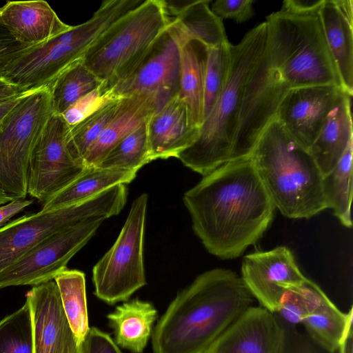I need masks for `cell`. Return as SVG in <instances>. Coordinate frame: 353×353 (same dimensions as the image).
Listing matches in <instances>:
<instances>
[{"mask_svg": "<svg viewBox=\"0 0 353 353\" xmlns=\"http://www.w3.org/2000/svg\"><path fill=\"white\" fill-rule=\"evenodd\" d=\"M192 228L222 259L240 256L270 226L275 207L250 157L228 161L183 195Z\"/></svg>", "mask_w": 353, "mask_h": 353, "instance_id": "cell-1", "label": "cell"}, {"mask_svg": "<svg viewBox=\"0 0 353 353\" xmlns=\"http://www.w3.org/2000/svg\"><path fill=\"white\" fill-rule=\"evenodd\" d=\"M254 299L241 276L216 268L178 293L152 333L153 353H206Z\"/></svg>", "mask_w": 353, "mask_h": 353, "instance_id": "cell-2", "label": "cell"}, {"mask_svg": "<svg viewBox=\"0 0 353 353\" xmlns=\"http://www.w3.org/2000/svg\"><path fill=\"white\" fill-rule=\"evenodd\" d=\"M274 207L290 219H310L327 209L323 174L309 151L275 118L249 157Z\"/></svg>", "mask_w": 353, "mask_h": 353, "instance_id": "cell-3", "label": "cell"}, {"mask_svg": "<svg viewBox=\"0 0 353 353\" xmlns=\"http://www.w3.org/2000/svg\"><path fill=\"white\" fill-rule=\"evenodd\" d=\"M268 43L265 21L230 44L231 66L225 85L199 128L197 138L176 158L203 176L230 161L245 85Z\"/></svg>", "mask_w": 353, "mask_h": 353, "instance_id": "cell-4", "label": "cell"}, {"mask_svg": "<svg viewBox=\"0 0 353 353\" xmlns=\"http://www.w3.org/2000/svg\"><path fill=\"white\" fill-rule=\"evenodd\" d=\"M319 12L296 15L277 11L266 17L268 50L290 89L321 85L343 88Z\"/></svg>", "mask_w": 353, "mask_h": 353, "instance_id": "cell-5", "label": "cell"}, {"mask_svg": "<svg viewBox=\"0 0 353 353\" xmlns=\"http://www.w3.org/2000/svg\"><path fill=\"white\" fill-rule=\"evenodd\" d=\"M168 25L163 0H144L111 25L83 61L108 91L133 70Z\"/></svg>", "mask_w": 353, "mask_h": 353, "instance_id": "cell-6", "label": "cell"}, {"mask_svg": "<svg viewBox=\"0 0 353 353\" xmlns=\"http://www.w3.org/2000/svg\"><path fill=\"white\" fill-rule=\"evenodd\" d=\"M114 22L99 7L87 21L71 26L46 42L23 51L0 74L19 92L48 87L67 67L82 59L91 45Z\"/></svg>", "mask_w": 353, "mask_h": 353, "instance_id": "cell-7", "label": "cell"}, {"mask_svg": "<svg viewBox=\"0 0 353 353\" xmlns=\"http://www.w3.org/2000/svg\"><path fill=\"white\" fill-rule=\"evenodd\" d=\"M128 188L115 185L82 202L51 211L26 214L0 228V272L42 241L70 225L91 218L106 219L124 207Z\"/></svg>", "mask_w": 353, "mask_h": 353, "instance_id": "cell-8", "label": "cell"}, {"mask_svg": "<svg viewBox=\"0 0 353 353\" xmlns=\"http://www.w3.org/2000/svg\"><path fill=\"white\" fill-rule=\"evenodd\" d=\"M48 87L26 97L0 120V185L13 200L26 199L32 152L54 114Z\"/></svg>", "mask_w": 353, "mask_h": 353, "instance_id": "cell-9", "label": "cell"}, {"mask_svg": "<svg viewBox=\"0 0 353 353\" xmlns=\"http://www.w3.org/2000/svg\"><path fill=\"white\" fill-rule=\"evenodd\" d=\"M147 203L145 193L133 201L116 241L93 267L94 294L109 304L128 300L146 284L143 248Z\"/></svg>", "mask_w": 353, "mask_h": 353, "instance_id": "cell-10", "label": "cell"}, {"mask_svg": "<svg viewBox=\"0 0 353 353\" xmlns=\"http://www.w3.org/2000/svg\"><path fill=\"white\" fill-rule=\"evenodd\" d=\"M289 89L273 63L267 43L245 85L230 161L250 157L263 130L276 118Z\"/></svg>", "mask_w": 353, "mask_h": 353, "instance_id": "cell-11", "label": "cell"}, {"mask_svg": "<svg viewBox=\"0 0 353 353\" xmlns=\"http://www.w3.org/2000/svg\"><path fill=\"white\" fill-rule=\"evenodd\" d=\"M103 218L77 223L46 238L0 272V288L38 285L67 270L71 258L94 235Z\"/></svg>", "mask_w": 353, "mask_h": 353, "instance_id": "cell-12", "label": "cell"}, {"mask_svg": "<svg viewBox=\"0 0 353 353\" xmlns=\"http://www.w3.org/2000/svg\"><path fill=\"white\" fill-rule=\"evenodd\" d=\"M68 130L63 117L54 113L32 152L27 172V191L43 204L87 168L71 155L67 144Z\"/></svg>", "mask_w": 353, "mask_h": 353, "instance_id": "cell-13", "label": "cell"}, {"mask_svg": "<svg viewBox=\"0 0 353 353\" xmlns=\"http://www.w3.org/2000/svg\"><path fill=\"white\" fill-rule=\"evenodd\" d=\"M180 70V46L167 28L133 70L108 92L113 99L148 95L158 111L179 94Z\"/></svg>", "mask_w": 353, "mask_h": 353, "instance_id": "cell-14", "label": "cell"}, {"mask_svg": "<svg viewBox=\"0 0 353 353\" xmlns=\"http://www.w3.org/2000/svg\"><path fill=\"white\" fill-rule=\"evenodd\" d=\"M347 95L351 96L334 85L290 88L279 104L276 119L296 142L308 150L330 112Z\"/></svg>", "mask_w": 353, "mask_h": 353, "instance_id": "cell-15", "label": "cell"}, {"mask_svg": "<svg viewBox=\"0 0 353 353\" xmlns=\"http://www.w3.org/2000/svg\"><path fill=\"white\" fill-rule=\"evenodd\" d=\"M241 276L254 299L272 313L277 312L287 291L307 279L286 246L246 255Z\"/></svg>", "mask_w": 353, "mask_h": 353, "instance_id": "cell-16", "label": "cell"}, {"mask_svg": "<svg viewBox=\"0 0 353 353\" xmlns=\"http://www.w3.org/2000/svg\"><path fill=\"white\" fill-rule=\"evenodd\" d=\"M30 307L33 353H79L54 281L33 286L26 294Z\"/></svg>", "mask_w": 353, "mask_h": 353, "instance_id": "cell-17", "label": "cell"}, {"mask_svg": "<svg viewBox=\"0 0 353 353\" xmlns=\"http://www.w3.org/2000/svg\"><path fill=\"white\" fill-rule=\"evenodd\" d=\"M284 341V328L275 314L252 305L206 353H283Z\"/></svg>", "mask_w": 353, "mask_h": 353, "instance_id": "cell-18", "label": "cell"}, {"mask_svg": "<svg viewBox=\"0 0 353 353\" xmlns=\"http://www.w3.org/2000/svg\"><path fill=\"white\" fill-rule=\"evenodd\" d=\"M0 22L28 48L46 42L70 27L43 0L7 1L0 8Z\"/></svg>", "mask_w": 353, "mask_h": 353, "instance_id": "cell-19", "label": "cell"}, {"mask_svg": "<svg viewBox=\"0 0 353 353\" xmlns=\"http://www.w3.org/2000/svg\"><path fill=\"white\" fill-rule=\"evenodd\" d=\"M152 161L176 157L197 138L199 128L190 122L185 103L176 96L147 121Z\"/></svg>", "mask_w": 353, "mask_h": 353, "instance_id": "cell-20", "label": "cell"}, {"mask_svg": "<svg viewBox=\"0 0 353 353\" xmlns=\"http://www.w3.org/2000/svg\"><path fill=\"white\" fill-rule=\"evenodd\" d=\"M168 28L179 46L198 40L208 48L228 43L222 19L210 8L208 0L164 1Z\"/></svg>", "mask_w": 353, "mask_h": 353, "instance_id": "cell-21", "label": "cell"}, {"mask_svg": "<svg viewBox=\"0 0 353 353\" xmlns=\"http://www.w3.org/2000/svg\"><path fill=\"white\" fill-rule=\"evenodd\" d=\"M319 15L343 88L353 94V2L324 0Z\"/></svg>", "mask_w": 353, "mask_h": 353, "instance_id": "cell-22", "label": "cell"}, {"mask_svg": "<svg viewBox=\"0 0 353 353\" xmlns=\"http://www.w3.org/2000/svg\"><path fill=\"white\" fill-rule=\"evenodd\" d=\"M157 110L154 100L148 95L133 94L121 98L118 111L84 157L83 165L96 166L114 145Z\"/></svg>", "mask_w": 353, "mask_h": 353, "instance_id": "cell-23", "label": "cell"}, {"mask_svg": "<svg viewBox=\"0 0 353 353\" xmlns=\"http://www.w3.org/2000/svg\"><path fill=\"white\" fill-rule=\"evenodd\" d=\"M351 99L352 96L347 95L330 112L308 149L323 176L336 166L353 140Z\"/></svg>", "mask_w": 353, "mask_h": 353, "instance_id": "cell-24", "label": "cell"}, {"mask_svg": "<svg viewBox=\"0 0 353 353\" xmlns=\"http://www.w3.org/2000/svg\"><path fill=\"white\" fill-rule=\"evenodd\" d=\"M180 46L179 97L186 105L190 122L200 128L204 121V85L208 48L198 40Z\"/></svg>", "mask_w": 353, "mask_h": 353, "instance_id": "cell-25", "label": "cell"}, {"mask_svg": "<svg viewBox=\"0 0 353 353\" xmlns=\"http://www.w3.org/2000/svg\"><path fill=\"white\" fill-rule=\"evenodd\" d=\"M157 311L150 302L133 299L108 315L117 343L132 353H142L152 332Z\"/></svg>", "mask_w": 353, "mask_h": 353, "instance_id": "cell-26", "label": "cell"}, {"mask_svg": "<svg viewBox=\"0 0 353 353\" xmlns=\"http://www.w3.org/2000/svg\"><path fill=\"white\" fill-rule=\"evenodd\" d=\"M137 172L87 167L72 183L43 204V211H51L74 205L119 184H128Z\"/></svg>", "mask_w": 353, "mask_h": 353, "instance_id": "cell-27", "label": "cell"}, {"mask_svg": "<svg viewBox=\"0 0 353 353\" xmlns=\"http://www.w3.org/2000/svg\"><path fill=\"white\" fill-rule=\"evenodd\" d=\"M352 323V308L341 311L323 293L314 309L304 319L302 327L318 343L331 351L339 349L347 326Z\"/></svg>", "mask_w": 353, "mask_h": 353, "instance_id": "cell-28", "label": "cell"}, {"mask_svg": "<svg viewBox=\"0 0 353 353\" xmlns=\"http://www.w3.org/2000/svg\"><path fill=\"white\" fill-rule=\"evenodd\" d=\"M352 148L350 141L336 166L323 176L322 190L327 208L341 223L351 228V203L352 198Z\"/></svg>", "mask_w": 353, "mask_h": 353, "instance_id": "cell-29", "label": "cell"}, {"mask_svg": "<svg viewBox=\"0 0 353 353\" xmlns=\"http://www.w3.org/2000/svg\"><path fill=\"white\" fill-rule=\"evenodd\" d=\"M102 83L85 65L83 59L75 61L48 86L54 112L62 114L74 103L99 88Z\"/></svg>", "mask_w": 353, "mask_h": 353, "instance_id": "cell-30", "label": "cell"}, {"mask_svg": "<svg viewBox=\"0 0 353 353\" xmlns=\"http://www.w3.org/2000/svg\"><path fill=\"white\" fill-rule=\"evenodd\" d=\"M62 307L77 342L81 345L89 332L85 292V279L83 272L65 270L54 279Z\"/></svg>", "mask_w": 353, "mask_h": 353, "instance_id": "cell-31", "label": "cell"}, {"mask_svg": "<svg viewBox=\"0 0 353 353\" xmlns=\"http://www.w3.org/2000/svg\"><path fill=\"white\" fill-rule=\"evenodd\" d=\"M147 121L114 145L96 166L137 172L144 165L152 161Z\"/></svg>", "mask_w": 353, "mask_h": 353, "instance_id": "cell-32", "label": "cell"}, {"mask_svg": "<svg viewBox=\"0 0 353 353\" xmlns=\"http://www.w3.org/2000/svg\"><path fill=\"white\" fill-rule=\"evenodd\" d=\"M121 101V98L108 101L77 124L68 126V147L74 159L79 164L85 166L84 157L118 111Z\"/></svg>", "mask_w": 353, "mask_h": 353, "instance_id": "cell-33", "label": "cell"}, {"mask_svg": "<svg viewBox=\"0 0 353 353\" xmlns=\"http://www.w3.org/2000/svg\"><path fill=\"white\" fill-rule=\"evenodd\" d=\"M0 353H33L31 312L27 301L0 321Z\"/></svg>", "mask_w": 353, "mask_h": 353, "instance_id": "cell-34", "label": "cell"}, {"mask_svg": "<svg viewBox=\"0 0 353 353\" xmlns=\"http://www.w3.org/2000/svg\"><path fill=\"white\" fill-rule=\"evenodd\" d=\"M323 293L319 285L307 278L301 285L287 291L274 314L283 324L301 325L316 306Z\"/></svg>", "mask_w": 353, "mask_h": 353, "instance_id": "cell-35", "label": "cell"}, {"mask_svg": "<svg viewBox=\"0 0 353 353\" xmlns=\"http://www.w3.org/2000/svg\"><path fill=\"white\" fill-rule=\"evenodd\" d=\"M231 66L230 43L209 48L205 75L204 119L223 90Z\"/></svg>", "mask_w": 353, "mask_h": 353, "instance_id": "cell-36", "label": "cell"}, {"mask_svg": "<svg viewBox=\"0 0 353 353\" xmlns=\"http://www.w3.org/2000/svg\"><path fill=\"white\" fill-rule=\"evenodd\" d=\"M102 85L74 103L61 114L69 127L74 126L97 111L108 101L113 100Z\"/></svg>", "mask_w": 353, "mask_h": 353, "instance_id": "cell-37", "label": "cell"}, {"mask_svg": "<svg viewBox=\"0 0 353 353\" xmlns=\"http://www.w3.org/2000/svg\"><path fill=\"white\" fill-rule=\"evenodd\" d=\"M282 325L285 332L283 353H339V349L331 351L318 343L301 325Z\"/></svg>", "mask_w": 353, "mask_h": 353, "instance_id": "cell-38", "label": "cell"}, {"mask_svg": "<svg viewBox=\"0 0 353 353\" xmlns=\"http://www.w3.org/2000/svg\"><path fill=\"white\" fill-rule=\"evenodd\" d=\"M252 0H217L211 8L212 11L222 20L232 19L243 23L254 14Z\"/></svg>", "mask_w": 353, "mask_h": 353, "instance_id": "cell-39", "label": "cell"}, {"mask_svg": "<svg viewBox=\"0 0 353 353\" xmlns=\"http://www.w3.org/2000/svg\"><path fill=\"white\" fill-rule=\"evenodd\" d=\"M81 353H121L117 344L108 334L99 329L90 328L81 345Z\"/></svg>", "mask_w": 353, "mask_h": 353, "instance_id": "cell-40", "label": "cell"}, {"mask_svg": "<svg viewBox=\"0 0 353 353\" xmlns=\"http://www.w3.org/2000/svg\"><path fill=\"white\" fill-rule=\"evenodd\" d=\"M28 47L19 43L0 22V74Z\"/></svg>", "mask_w": 353, "mask_h": 353, "instance_id": "cell-41", "label": "cell"}, {"mask_svg": "<svg viewBox=\"0 0 353 353\" xmlns=\"http://www.w3.org/2000/svg\"><path fill=\"white\" fill-rule=\"evenodd\" d=\"M324 0H285L279 12L290 14L304 15L318 12Z\"/></svg>", "mask_w": 353, "mask_h": 353, "instance_id": "cell-42", "label": "cell"}, {"mask_svg": "<svg viewBox=\"0 0 353 353\" xmlns=\"http://www.w3.org/2000/svg\"><path fill=\"white\" fill-rule=\"evenodd\" d=\"M34 202L33 199H14L0 206V228L5 225L13 216Z\"/></svg>", "mask_w": 353, "mask_h": 353, "instance_id": "cell-43", "label": "cell"}, {"mask_svg": "<svg viewBox=\"0 0 353 353\" xmlns=\"http://www.w3.org/2000/svg\"><path fill=\"white\" fill-rule=\"evenodd\" d=\"M35 90H30L19 93L14 97L0 103V120L3 119L12 109H13L26 97L31 94Z\"/></svg>", "mask_w": 353, "mask_h": 353, "instance_id": "cell-44", "label": "cell"}, {"mask_svg": "<svg viewBox=\"0 0 353 353\" xmlns=\"http://www.w3.org/2000/svg\"><path fill=\"white\" fill-rule=\"evenodd\" d=\"M19 93L21 92L14 85L0 78V103L12 99Z\"/></svg>", "mask_w": 353, "mask_h": 353, "instance_id": "cell-45", "label": "cell"}, {"mask_svg": "<svg viewBox=\"0 0 353 353\" xmlns=\"http://www.w3.org/2000/svg\"><path fill=\"white\" fill-rule=\"evenodd\" d=\"M339 353H352V323L347 327L344 336L341 341Z\"/></svg>", "mask_w": 353, "mask_h": 353, "instance_id": "cell-46", "label": "cell"}, {"mask_svg": "<svg viewBox=\"0 0 353 353\" xmlns=\"http://www.w3.org/2000/svg\"><path fill=\"white\" fill-rule=\"evenodd\" d=\"M12 201H13V199L4 192V190L0 185V206L6 204Z\"/></svg>", "mask_w": 353, "mask_h": 353, "instance_id": "cell-47", "label": "cell"}, {"mask_svg": "<svg viewBox=\"0 0 353 353\" xmlns=\"http://www.w3.org/2000/svg\"><path fill=\"white\" fill-rule=\"evenodd\" d=\"M79 353H81V349H80V352H79Z\"/></svg>", "mask_w": 353, "mask_h": 353, "instance_id": "cell-48", "label": "cell"}]
</instances>
